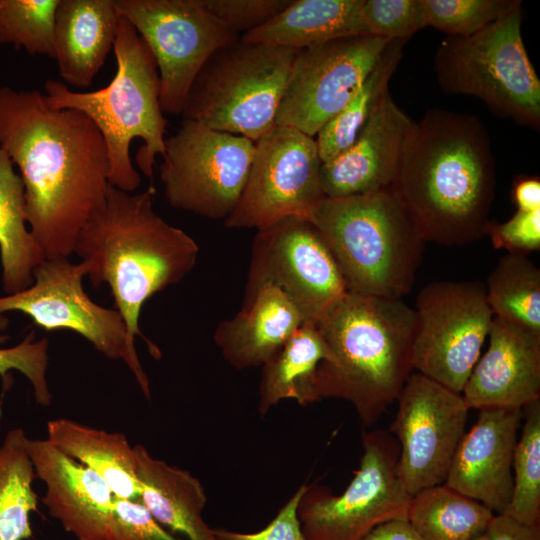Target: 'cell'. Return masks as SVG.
I'll return each mask as SVG.
<instances>
[{"label": "cell", "instance_id": "37", "mask_svg": "<svg viewBox=\"0 0 540 540\" xmlns=\"http://www.w3.org/2000/svg\"><path fill=\"white\" fill-rule=\"evenodd\" d=\"M364 22L370 36L407 39L426 27L423 0H364Z\"/></svg>", "mask_w": 540, "mask_h": 540}, {"label": "cell", "instance_id": "13", "mask_svg": "<svg viewBox=\"0 0 540 540\" xmlns=\"http://www.w3.org/2000/svg\"><path fill=\"white\" fill-rule=\"evenodd\" d=\"M271 285L296 305L304 323L316 325L347 292L330 250L315 226L304 217L290 216L257 230L243 303Z\"/></svg>", "mask_w": 540, "mask_h": 540}, {"label": "cell", "instance_id": "44", "mask_svg": "<svg viewBox=\"0 0 540 540\" xmlns=\"http://www.w3.org/2000/svg\"><path fill=\"white\" fill-rule=\"evenodd\" d=\"M361 540H419L406 518L387 521L371 530Z\"/></svg>", "mask_w": 540, "mask_h": 540}, {"label": "cell", "instance_id": "21", "mask_svg": "<svg viewBox=\"0 0 540 540\" xmlns=\"http://www.w3.org/2000/svg\"><path fill=\"white\" fill-rule=\"evenodd\" d=\"M412 121L389 93L352 145L322 163L320 179L324 196L340 198L388 188Z\"/></svg>", "mask_w": 540, "mask_h": 540}, {"label": "cell", "instance_id": "12", "mask_svg": "<svg viewBox=\"0 0 540 540\" xmlns=\"http://www.w3.org/2000/svg\"><path fill=\"white\" fill-rule=\"evenodd\" d=\"M84 277L86 266L82 262L72 263L68 257L44 259L34 268L30 287L0 297V314L19 311L46 331L67 329L81 335L107 358L125 362L149 399V380L135 339L129 336L116 309L90 299L83 288Z\"/></svg>", "mask_w": 540, "mask_h": 540}, {"label": "cell", "instance_id": "42", "mask_svg": "<svg viewBox=\"0 0 540 540\" xmlns=\"http://www.w3.org/2000/svg\"><path fill=\"white\" fill-rule=\"evenodd\" d=\"M472 540H540V525L528 526L507 515H495Z\"/></svg>", "mask_w": 540, "mask_h": 540}, {"label": "cell", "instance_id": "17", "mask_svg": "<svg viewBox=\"0 0 540 540\" xmlns=\"http://www.w3.org/2000/svg\"><path fill=\"white\" fill-rule=\"evenodd\" d=\"M389 41L361 35L299 50L278 109L276 125L316 136L358 92Z\"/></svg>", "mask_w": 540, "mask_h": 540}, {"label": "cell", "instance_id": "43", "mask_svg": "<svg viewBox=\"0 0 540 540\" xmlns=\"http://www.w3.org/2000/svg\"><path fill=\"white\" fill-rule=\"evenodd\" d=\"M511 199L517 207V210H540L539 177L519 175L513 182Z\"/></svg>", "mask_w": 540, "mask_h": 540}, {"label": "cell", "instance_id": "27", "mask_svg": "<svg viewBox=\"0 0 540 540\" xmlns=\"http://www.w3.org/2000/svg\"><path fill=\"white\" fill-rule=\"evenodd\" d=\"M329 357L328 347L314 324L303 323L261 367L258 413L261 418L283 400L306 406L320 401L316 371Z\"/></svg>", "mask_w": 540, "mask_h": 540}, {"label": "cell", "instance_id": "23", "mask_svg": "<svg viewBox=\"0 0 540 540\" xmlns=\"http://www.w3.org/2000/svg\"><path fill=\"white\" fill-rule=\"evenodd\" d=\"M119 15L114 0H60L54 59L69 85L89 86L113 49Z\"/></svg>", "mask_w": 540, "mask_h": 540}, {"label": "cell", "instance_id": "34", "mask_svg": "<svg viewBox=\"0 0 540 540\" xmlns=\"http://www.w3.org/2000/svg\"><path fill=\"white\" fill-rule=\"evenodd\" d=\"M60 0H0V45L54 59L55 15Z\"/></svg>", "mask_w": 540, "mask_h": 540}, {"label": "cell", "instance_id": "7", "mask_svg": "<svg viewBox=\"0 0 540 540\" xmlns=\"http://www.w3.org/2000/svg\"><path fill=\"white\" fill-rule=\"evenodd\" d=\"M522 6L468 37L446 36L433 68L443 93L483 101L496 116L540 127V80L521 33Z\"/></svg>", "mask_w": 540, "mask_h": 540}, {"label": "cell", "instance_id": "24", "mask_svg": "<svg viewBox=\"0 0 540 540\" xmlns=\"http://www.w3.org/2000/svg\"><path fill=\"white\" fill-rule=\"evenodd\" d=\"M134 471L140 500L152 517L172 534L186 540H217L203 518L207 494L188 470L156 458L145 446H133Z\"/></svg>", "mask_w": 540, "mask_h": 540}, {"label": "cell", "instance_id": "38", "mask_svg": "<svg viewBox=\"0 0 540 540\" xmlns=\"http://www.w3.org/2000/svg\"><path fill=\"white\" fill-rule=\"evenodd\" d=\"M228 29L242 36L263 25L292 0H199Z\"/></svg>", "mask_w": 540, "mask_h": 540}, {"label": "cell", "instance_id": "29", "mask_svg": "<svg viewBox=\"0 0 540 540\" xmlns=\"http://www.w3.org/2000/svg\"><path fill=\"white\" fill-rule=\"evenodd\" d=\"M495 514L445 484L412 496L406 519L419 540H472Z\"/></svg>", "mask_w": 540, "mask_h": 540}, {"label": "cell", "instance_id": "40", "mask_svg": "<svg viewBox=\"0 0 540 540\" xmlns=\"http://www.w3.org/2000/svg\"><path fill=\"white\" fill-rule=\"evenodd\" d=\"M486 235L496 249H505L508 253L528 255L539 251L540 210H517L506 222L490 221Z\"/></svg>", "mask_w": 540, "mask_h": 540}, {"label": "cell", "instance_id": "39", "mask_svg": "<svg viewBox=\"0 0 540 540\" xmlns=\"http://www.w3.org/2000/svg\"><path fill=\"white\" fill-rule=\"evenodd\" d=\"M110 540H186L162 527L140 502L113 498Z\"/></svg>", "mask_w": 540, "mask_h": 540}, {"label": "cell", "instance_id": "30", "mask_svg": "<svg viewBox=\"0 0 540 540\" xmlns=\"http://www.w3.org/2000/svg\"><path fill=\"white\" fill-rule=\"evenodd\" d=\"M407 39L391 40L358 92L316 134L319 157L325 163L347 148L389 94V82L403 56Z\"/></svg>", "mask_w": 540, "mask_h": 540}, {"label": "cell", "instance_id": "20", "mask_svg": "<svg viewBox=\"0 0 540 540\" xmlns=\"http://www.w3.org/2000/svg\"><path fill=\"white\" fill-rule=\"evenodd\" d=\"M488 336L461 392L467 407L523 409L540 399V334L494 317Z\"/></svg>", "mask_w": 540, "mask_h": 540}, {"label": "cell", "instance_id": "3", "mask_svg": "<svg viewBox=\"0 0 540 540\" xmlns=\"http://www.w3.org/2000/svg\"><path fill=\"white\" fill-rule=\"evenodd\" d=\"M155 192L152 184L135 194L109 185L103 204L81 229L73 253L85 264L94 287L108 284L129 336L140 337L159 358V348L140 329L142 307L192 271L199 246L155 212Z\"/></svg>", "mask_w": 540, "mask_h": 540}, {"label": "cell", "instance_id": "36", "mask_svg": "<svg viewBox=\"0 0 540 540\" xmlns=\"http://www.w3.org/2000/svg\"><path fill=\"white\" fill-rule=\"evenodd\" d=\"M7 326L8 319L0 314V343L9 338L2 334ZM48 347L46 338L36 341L31 332L16 346L0 348V375L4 382H7L9 370L20 371L31 383L35 400L45 407L52 401L47 381Z\"/></svg>", "mask_w": 540, "mask_h": 540}, {"label": "cell", "instance_id": "5", "mask_svg": "<svg viewBox=\"0 0 540 540\" xmlns=\"http://www.w3.org/2000/svg\"><path fill=\"white\" fill-rule=\"evenodd\" d=\"M113 49L117 71L106 87L75 92L64 82L48 79L43 94L51 108L80 111L96 125L107 150L109 184L132 193L141 177L132 165L130 144L135 138L144 141L136 162L152 179L155 157L165 154L167 120L160 105L155 58L134 26L121 16Z\"/></svg>", "mask_w": 540, "mask_h": 540}, {"label": "cell", "instance_id": "2", "mask_svg": "<svg viewBox=\"0 0 540 540\" xmlns=\"http://www.w3.org/2000/svg\"><path fill=\"white\" fill-rule=\"evenodd\" d=\"M389 189L425 243L465 245L486 235L496 162L484 122L430 108L412 121Z\"/></svg>", "mask_w": 540, "mask_h": 540}, {"label": "cell", "instance_id": "16", "mask_svg": "<svg viewBox=\"0 0 540 540\" xmlns=\"http://www.w3.org/2000/svg\"><path fill=\"white\" fill-rule=\"evenodd\" d=\"M396 401L390 430L397 437V472L411 495L445 483L456 449L466 433L469 408L461 394L413 372Z\"/></svg>", "mask_w": 540, "mask_h": 540}, {"label": "cell", "instance_id": "9", "mask_svg": "<svg viewBox=\"0 0 540 540\" xmlns=\"http://www.w3.org/2000/svg\"><path fill=\"white\" fill-rule=\"evenodd\" d=\"M363 454L346 489L306 485L298 517L307 540H361L387 521L406 518L412 496L397 472L399 445L388 432L362 433Z\"/></svg>", "mask_w": 540, "mask_h": 540}, {"label": "cell", "instance_id": "11", "mask_svg": "<svg viewBox=\"0 0 540 540\" xmlns=\"http://www.w3.org/2000/svg\"><path fill=\"white\" fill-rule=\"evenodd\" d=\"M413 369L461 394L494 318L480 281H435L418 293Z\"/></svg>", "mask_w": 540, "mask_h": 540}, {"label": "cell", "instance_id": "4", "mask_svg": "<svg viewBox=\"0 0 540 540\" xmlns=\"http://www.w3.org/2000/svg\"><path fill=\"white\" fill-rule=\"evenodd\" d=\"M316 327L329 351L316 371L319 399L346 401L363 426H373L413 373L414 309L403 299L347 291Z\"/></svg>", "mask_w": 540, "mask_h": 540}, {"label": "cell", "instance_id": "18", "mask_svg": "<svg viewBox=\"0 0 540 540\" xmlns=\"http://www.w3.org/2000/svg\"><path fill=\"white\" fill-rule=\"evenodd\" d=\"M523 409L483 408L464 434L445 485L504 515L513 491V456Z\"/></svg>", "mask_w": 540, "mask_h": 540}, {"label": "cell", "instance_id": "15", "mask_svg": "<svg viewBox=\"0 0 540 540\" xmlns=\"http://www.w3.org/2000/svg\"><path fill=\"white\" fill-rule=\"evenodd\" d=\"M321 166L314 137L275 125L255 142L247 181L224 226L259 230L286 217L307 218L325 197Z\"/></svg>", "mask_w": 540, "mask_h": 540}, {"label": "cell", "instance_id": "28", "mask_svg": "<svg viewBox=\"0 0 540 540\" xmlns=\"http://www.w3.org/2000/svg\"><path fill=\"white\" fill-rule=\"evenodd\" d=\"M26 224L24 184L0 146V257L6 295L30 287L34 268L45 259Z\"/></svg>", "mask_w": 540, "mask_h": 540}, {"label": "cell", "instance_id": "33", "mask_svg": "<svg viewBox=\"0 0 540 540\" xmlns=\"http://www.w3.org/2000/svg\"><path fill=\"white\" fill-rule=\"evenodd\" d=\"M523 425L513 456V491L507 515L540 525V399L523 408Z\"/></svg>", "mask_w": 540, "mask_h": 540}, {"label": "cell", "instance_id": "25", "mask_svg": "<svg viewBox=\"0 0 540 540\" xmlns=\"http://www.w3.org/2000/svg\"><path fill=\"white\" fill-rule=\"evenodd\" d=\"M363 2L292 0L285 9L240 39L299 51L336 39L369 35Z\"/></svg>", "mask_w": 540, "mask_h": 540}, {"label": "cell", "instance_id": "31", "mask_svg": "<svg viewBox=\"0 0 540 540\" xmlns=\"http://www.w3.org/2000/svg\"><path fill=\"white\" fill-rule=\"evenodd\" d=\"M27 442L22 429H13L0 446V540L32 536L30 514L38 510V498Z\"/></svg>", "mask_w": 540, "mask_h": 540}, {"label": "cell", "instance_id": "14", "mask_svg": "<svg viewBox=\"0 0 540 540\" xmlns=\"http://www.w3.org/2000/svg\"><path fill=\"white\" fill-rule=\"evenodd\" d=\"M114 6L155 58L163 113L181 115L190 88L208 59L240 37L199 0H114Z\"/></svg>", "mask_w": 540, "mask_h": 540}, {"label": "cell", "instance_id": "41", "mask_svg": "<svg viewBox=\"0 0 540 540\" xmlns=\"http://www.w3.org/2000/svg\"><path fill=\"white\" fill-rule=\"evenodd\" d=\"M306 485L299 486L263 529L249 533L215 527L217 540H307L298 517V505Z\"/></svg>", "mask_w": 540, "mask_h": 540}, {"label": "cell", "instance_id": "22", "mask_svg": "<svg viewBox=\"0 0 540 540\" xmlns=\"http://www.w3.org/2000/svg\"><path fill=\"white\" fill-rule=\"evenodd\" d=\"M304 323L291 299L279 288L261 287L251 304L216 327L213 339L235 369L261 367Z\"/></svg>", "mask_w": 540, "mask_h": 540}, {"label": "cell", "instance_id": "32", "mask_svg": "<svg viewBox=\"0 0 540 540\" xmlns=\"http://www.w3.org/2000/svg\"><path fill=\"white\" fill-rule=\"evenodd\" d=\"M485 289L494 317L540 334V269L528 255L502 256Z\"/></svg>", "mask_w": 540, "mask_h": 540}, {"label": "cell", "instance_id": "10", "mask_svg": "<svg viewBox=\"0 0 540 540\" xmlns=\"http://www.w3.org/2000/svg\"><path fill=\"white\" fill-rule=\"evenodd\" d=\"M255 143L246 137L183 119L165 139L160 166L170 206L209 219L225 220L248 178Z\"/></svg>", "mask_w": 540, "mask_h": 540}, {"label": "cell", "instance_id": "8", "mask_svg": "<svg viewBox=\"0 0 540 540\" xmlns=\"http://www.w3.org/2000/svg\"><path fill=\"white\" fill-rule=\"evenodd\" d=\"M297 50L240 39L217 50L196 76L182 118L254 143L276 125Z\"/></svg>", "mask_w": 540, "mask_h": 540}, {"label": "cell", "instance_id": "19", "mask_svg": "<svg viewBox=\"0 0 540 540\" xmlns=\"http://www.w3.org/2000/svg\"><path fill=\"white\" fill-rule=\"evenodd\" d=\"M27 450L35 476L45 485L42 502L49 514L77 540H110L115 496L104 479L47 438L28 439Z\"/></svg>", "mask_w": 540, "mask_h": 540}, {"label": "cell", "instance_id": "6", "mask_svg": "<svg viewBox=\"0 0 540 540\" xmlns=\"http://www.w3.org/2000/svg\"><path fill=\"white\" fill-rule=\"evenodd\" d=\"M307 219L330 250L347 291L397 299L411 292L426 243L389 187L324 197Z\"/></svg>", "mask_w": 540, "mask_h": 540}, {"label": "cell", "instance_id": "35", "mask_svg": "<svg viewBox=\"0 0 540 540\" xmlns=\"http://www.w3.org/2000/svg\"><path fill=\"white\" fill-rule=\"evenodd\" d=\"M426 27L447 36H472L516 8L520 0H423Z\"/></svg>", "mask_w": 540, "mask_h": 540}, {"label": "cell", "instance_id": "1", "mask_svg": "<svg viewBox=\"0 0 540 540\" xmlns=\"http://www.w3.org/2000/svg\"><path fill=\"white\" fill-rule=\"evenodd\" d=\"M0 146L19 169L26 223L45 259L69 258L110 185L100 131L80 111L51 108L39 90L3 86Z\"/></svg>", "mask_w": 540, "mask_h": 540}, {"label": "cell", "instance_id": "26", "mask_svg": "<svg viewBox=\"0 0 540 540\" xmlns=\"http://www.w3.org/2000/svg\"><path fill=\"white\" fill-rule=\"evenodd\" d=\"M47 439L61 452L101 476L116 498L139 502L133 446L123 433L57 418L47 422Z\"/></svg>", "mask_w": 540, "mask_h": 540}]
</instances>
